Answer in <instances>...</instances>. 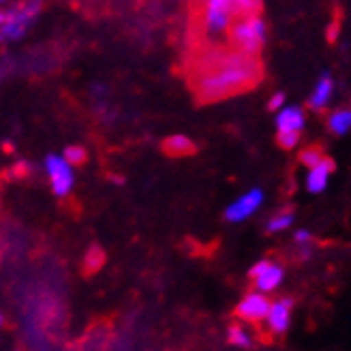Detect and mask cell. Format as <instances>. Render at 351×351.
<instances>
[{
  "instance_id": "19",
  "label": "cell",
  "mask_w": 351,
  "mask_h": 351,
  "mask_svg": "<svg viewBox=\"0 0 351 351\" xmlns=\"http://www.w3.org/2000/svg\"><path fill=\"white\" fill-rule=\"evenodd\" d=\"M64 161L71 165V167L73 165H84L88 161V152L82 146H69L64 150Z\"/></svg>"
},
{
  "instance_id": "12",
  "label": "cell",
  "mask_w": 351,
  "mask_h": 351,
  "mask_svg": "<svg viewBox=\"0 0 351 351\" xmlns=\"http://www.w3.org/2000/svg\"><path fill=\"white\" fill-rule=\"evenodd\" d=\"M163 150L169 156H191L197 152V146L186 135H171L163 142Z\"/></svg>"
},
{
  "instance_id": "5",
  "label": "cell",
  "mask_w": 351,
  "mask_h": 351,
  "mask_svg": "<svg viewBox=\"0 0 351 351\" xmlns=\"http://www.w3.org/2000/svg\"><path fill=\"white\" fill-rule=\"evenodd\" d=\"M45 169L51 180V191H54V195H58V197L69 195L73 189V167L64 161V156L47 154Z\"/></svg>"
},
{
  "instance_id": "15",
  "label": "cell",
  "mask_w": 351,
  "mask_h": 351,
  "mask_svg": "<svg viewBox=\"0 0 351 351\" xmlns=\"http://www.w3.org/2000/svg\"><path fill=\"white\" fill-rule=\"evenodd\" d=\"M261 0H232L234 17H249V15H261Z\"/></svg>"
},
{
  "instance_id": "2",
  "label": "cell",
  "mask_w": 351,
  "mask_h": 351,
  "mask_svg": "<svg viewBox=\"0 0 351 351\" xmlns=\"http://www.w3.org/2000/svg\"><path fill=\"white\" fill-rule=\"evenodd\" d=\"M230 41L234 45V51H240L244 56L257 58L259 51L266 45L268 39V26L263 22L261 15H249V17H236L232 22L230 30Z\"/></svg>"
},
{
  "instance_id": "17",
  "label": "cell",
  "mask_w": 351,
  "mask_h": 351,
  "mask_svg": "<svg viewBox=\"0 0 351 351\" xmlns=\"http://www.w3.org/2000/svg\"><path fill=\"white\" fill-rule=\"evenodd\" d=\"M293 223V213L291 210H283V213H278L276 217H272L268 221V232L270 234H276V232H283L287 227H291Z\"/></svg>"
},
{
  "instance_id": "22",
  "label": "cell",
  "mask_w": 351,
  "mask_h": 351,
  "mask_svg": "<svg viewBox=\"0 0 351 351\" xmlns=\"http://www.w3.org/2000/svg\"><path fill=\"white\" fill-rule=\"evenodd\" d=\"M280 108H285V93H276V95H272L270 101H268V110H270V112H276V110H280Z\"/></svg>"
},
{
  "instance_id": "7",
  "label": "cell",
  "mask_w": 351,
  "mask_h": 351,
  "mask_svg": "<svg viewBox=\"0 0 351 351\" xmlns=\"http://www.w3.org/2000/svg\"><path fill=\"white\" fill-rule=\"evenodd\" d=\"M268 311H270L268 298L261 291H257V293H249L247 298H244L236 308V315L242 319H247V322H259V319H266Z\"/></svg>"
},
{
  "instance_id": "14",
  "label": "cell",
  "mask_w": 351,
  "mask_h": 351,
  "mask_svg": "<svg viewBox=\"0 0 351 351\" xmlns=\"http://www.w3.org/2000/svg\"><path fill=\"white\" fill-rule=\"evenodd\" d=\"M328 129L335 135H345L351 129V108L337 110L328 118Z\"/></svg>"
},
{
  "instance_id": "13",
  "label": "cell",
  "mask_w": 351,
  "mask_h": 351,
  "mask_svg": "<svg viewBox=\"0 0 351 351\" xmlns=\"http://www.w3.org/2000/svg\"><path fill=\"white\" fill-rule=\"evenodd\" d=\"M280 280H283V268L276 266V263L270 261V266L255 276V285H257V289L263 293V291H272V289H276Z\"/></svg>"
},
{
  "instance_id": "11",
  "label": "cell",
  "mask_w": 351,
  "mask_h": 351,
  "mask_svg": "<svg viewBox=\"0 0 351 351\" xmlns=\"http://www.w3.org/2000/svg\"><path fill=\"white\" fill-rule=\"evenodd\" d=\"M304 127V110L298 105L280 108L276 114V129L278 131H302Z\"/></svg>"
},
{
  "instance_id": "8",
  "label": "cell",
  "mask_w": 351,
  "mask_h": 351,
  "mask_svg": "<svg viewBox=\"0 0 351 351\" xmlns=\"http://www.w3.org/2000/svg\"><path fill=\"white\" fill-rule=\"evenodd\" d=\"M337 171V163L330 159V156L326 154L324 159L315 165V167H311V171H308V176H306V189L311 191V193H322V191H326V186H328V178L332 173Z\"/></svg>"
},
{
  "instance_id": "24",
  "label": "cell",
  "mask_w": 351,
  "mask_h": 351,
  "mask_svg": "<svg viewBox=\"0 0 351 351\" xmlns=\"http://www.w3.org/2000/svg\"><path fill=\"white\" fill-rule=\"evenodd\" d=\"M311 238H313V236H311V232H306V230H300V232L295 234V242H298V244H308Z\"/></svg>"
},
{
  "instance_id": "26",
  "label": "cell",
  "mask_w": 351,
  "mask_h": 351,
  "mask_svg": "<svg viewBox=\"0 0 351 351\" xmlns=\"http://www.w3.org/2000/svg\"><path fill=\"white\" fill-rule=\"evenodd\" d=\"M0 326H3V315H0Z\"/></svg>"
},
{
  "instance_id": "27",
  "label": "cell",
  "mask_w": 351,
  "mask_h": 351,
  "mask_svg": "<svg viewBox=\"0 0 351 351\" xmlns=\"http://www.w3.org/2000/svg\"><path fill=\"white\" fill-rule=\"evenodd\" d=\"M0 3H5V0H0Z\"/></svg>"
},
{
  "instance_id": "4",
  "label": "cell",
  "mask_w": 351,
  "mask_h": 351,
  "mask_svg": "<svg viewBox=\"0 0 351 351\" xmlns=\"http://www.w3.org/2000/svg\"><path fill=\"white\" fill-rule=\"evenodd\" d=\"M234 22L232 0H204L202 28L206 37H223Z\"/></svg>"
},
{
  "instance_id": "20",
  "label": "cell",
  "mask_w": 351,
  "mask_h": 351,
  "mask_svg": "<svg viewBox=\"0 0 351 351\" xmlns=\"http://www.w3.org/2000/svg\"><path fill=\"white\" fill-rule=\"evenodd\" d=\"M105 261V253L99 247H93L86 255V272H97Z\"/></svg>"
},
{
  "instance_id": "25",
  "label": "cell",
  "mask_w": 351,
  "mask_h": 351,
  "mask_svg": "<svg viewBox=\"0 0 351 351\" xmlns=\"http://www.w3.org/2000/svg\"><path fill=\"white\" fill-rule=\"evenodd\" d=\"M3 20H5V13H3V11H0V24H3Z\"/></svg>"
},
{
  "instance_id": "6",
  "label": "cell",
  "mask_w": 351,
  "mask_h": 351,
  "mask_svg": "<svg viewBox=\"0 0 351 351\" xmlns=\"http://www.w3.org/2000/svg\"><path fill=\"white\" fill-rule=\"evenodd\" d=\"M261 202H263V191L261 189H251L249 193H244L242 197H238L234 204L227 206L225 219L230 223H240L244 219H249L255 210L261 206Z\"/></svg>"
},
{
  "instance_id": "18",
  "label": "cell",
  "mask_w": 351,
  "mask_h": 351,
  "mask_svg": "<svg viewBox=\"0 0 351 351\" xmlns=\"http://www.w3.org/2000/svg\"><path fill=\"white\" fill-rule=\"evenodd\" d=\"M276 142L283 150H293L298 144H300V131H278Z\"/></svg>"
},
{
  "instance_id": "16",
  "label": "cell",
  "mask_w": 351,
  "mask_h": 351,
  "mask_svg": "<svg viewBox=\"0 0 351 351\" xmlns=\"http://www.w3.org/2000/svg\"><path fill=\"white\" fill-rule=\"evenodd\" d=\"M324 156H326L324 148H322L319 144H313V146H308V148H304V150L300 152V163L306 165V167L311 169V167L317 165V163L324 159Z\"/></svg>"
},
{
  "instance_id": "3",
  "label": "cell",
  "mask_w": 351,
  "mask_h": 351,
  "mask_svg": "<svg viewBox=\"0 0 351 351\" xmlns=\"http://www.w3.org/2000/svg\"><path fill=\"white\" fill-rule=\"evenodd\" d=\"M41 9V0H26V3L13 7L5 13V20L0 24V39L3 41H17L24 37L26 28L32 24Z\"/></svg>"
},
{
  "instance_id": "9",
  "label": "cell",
  "mask_w": 351,
  "mask_h": 351,
  "mask_svg": "<svg viewBox=\"0 0 351 351\" xmlns=\"http://www.w3.org/2000/svg\"><path fill=\"white\" fill-rule=\"evenodd\" d=\"M291 306H293V302L289 300V298H285V300H278V302L270 304V311H268V315H266V319H268V324H270V330L276 332V335H283V332L289 328Z\"/></svg>"
},
{
  "instance_id": "23",
  "label": "cell",
  "mask_w": 351,
  "mask_h": 351,
  "mask_svg": "<svg viewBox=\"0 0 351 351\" xmlns=\"http://www.w3.org/2000/svg\"><path fill=\"white\" fill-rule=\"evenodd\" d=\"M339 30H341V26H339V22H337V20L328 26V41H330V43H335V41H337V37H339Z\"/></svg>"
},
{
  "instance_id": "1",
  "label": "cell",
  "mask_w": 351,
  "mask_h": 351,
  "mask_svg": "<svg viewBox=\"0 0 351 351\" xmlns=\"http://www.w3.org/2000/svg\"><path fill=\"white\" fill-rule=\"evenodd\" d=\"M263 77L257 58L240 51H213L199 58L193 75V90L202 103H215L247 93Z\"/></svg>"
},
{
  "instance_id": "21",
  "label": "cell",
  "mask_w": 351,
  "mask_h": 351,
  "mask_svg": "<svg viewBox=\"0 0 351 351\" xmlns=\"http://www.w3.org/2000/svg\"><path fill=\"white\" fill-rule=\"evenodd\" d=\"M230 343L232 345H238V347H251L249 335L242 328H238V326H232L230 328Z\"/></svg>"
},
{
  "instance_id": "10",
  "label": "cell",
  "mask_w": 351,
  "mask_h": 351,
  "mask_svg": "<svg viewBox=\"0 0 351 351\" xmlns=\"http://www.w3.org/2000/svg\"><path fill=\"white\" fill-rule=\"evenodd\" d=\"M332 93H335V82H332V75L330 71H326L319 80H317V86H315V90L308 99V108L315 110V112H319L324 110L326 105L330 103L332 99Z\"/></svg>"
}]
</instances>
